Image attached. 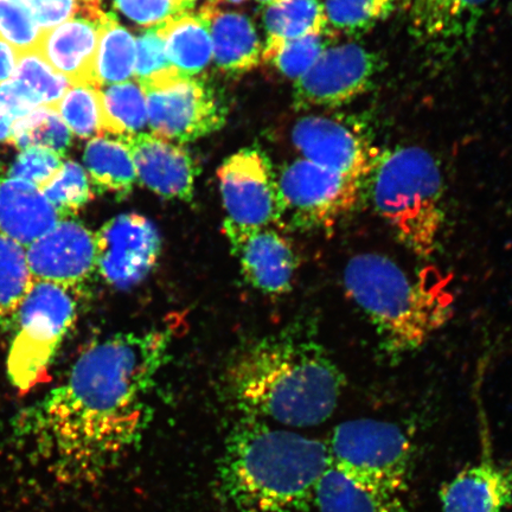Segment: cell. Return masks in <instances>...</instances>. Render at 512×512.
Masks as SVG:
<instances>
[{
  "mask_svg": "<svg viewBox=\"0 0 512 512\" xmlns=\"http://www.w3.org/2000/svg\"><path fill=\"white\" fill-rule=\"evenodd\" d=\"M34 284L27 248L0 234V326L3 330H12L19 307Z\"/></svg>",
  "mask_w": 512,
  "mask_h": 512,
  "instance_id": "484cf974",
  "label": "cell"
},
{
  "mask_svg": "<svg viewBox=\"0 0 512 512\" xmlns=\"http://www.w3.org/2000/svg\"><path fill=\"white\" fill-rule=\"evenodd\" d=\"M100 89L106 136L130 137L149 124L146 95L136 81Z\"/></svg>",
  "mask_w": 512,
  "mask_h": 512,
  "instance_id": "83f0119b",
  "label": "cell"
},
{
  "mask_svg": "<svg viewBox=\"0 0 512 512\" xmlns=\"http://www.w3.org/2000/svg\"><path fill=\"white\" fill-rule=\"evenodd\" d=\"M62 156L47 149L23 150L8 170L9 178L19 179L42 189L62 168Z\"/></svg>",
  "mask_w": 512,
  "mask_h": 512,
  "instance_id": "8d00e7d4",
  "label": "cell"
},
{
  "mask_svg": "<svg viewBox=\"0 0 512 512\" xmlns=\"http://www.w3.org/2000/svg\"><path fill=\"white\" fill-rule=\"evenodd\" d=\"M331 31L358 37L386 21L399 8L398 0H323Z\"/></svg>",
  "mask_w": 512,
  "mask_h": 512,
  "instance_id": "f546056e",
  "label": "cell"
},
{
  "mask_svg": "<svg viewBox=\"0 0 512 512\" xmlns=\"http://www.w3.org/2000/svg\"><path fill=\"white\" fill-rule=\"evenodd\" d=\"M292 139L304 159L366 184L381 152L361 128L342 119H300Z\"/></svg>",
  "mask_w": 512,
  "mask_h": 512,
  "instance_id": "4fadbf2b",
  "label": "cell"
},
{
  "mask_svg": "<svg viewBox=\"0 0 512 512\" xmlns=\"http://www.w3.org/2000/svg\"><path fill=\"white\" fill-rule=\"evenodd\" d=\"M17 57L9 44L0 41V83L14 78Z\"/></svg>",
  "mask_w": 512,
  "mask_h": 512,
  "instance_id": "60d3db41",
  "label": "cell"
},
{
  "mask_svg": "<svg viewBox=\"0 0 512 512\" xmlns=\"http://www.w3.org/2000/svg\"><path fill=\"white\" fill-rule=\"evenodd\" d=\"M72 288L35 281L12 326L8 374L12 386L29 392L47 379L64 337L78 316Z\"/></svg>",
  "mask_w": 512,
  "mask_h": 512,
  "instance_id": "8992f818",
  "label": "cell"
},
{
  "mask_svg": "<svg viewBox=\"0 0 512 512\" xmlns=\"http://www.w3.org/2000/svg\"><path fill=\"white\" fill-rule=\"evenodd\" d=\"M55 110L76 136L83 139L106 136L99 87L72 86Z\"/></svg>",
  "mask_w": 512,
  "mask_h": 512,
  "instance_id": "4dcf8cb0",
  "label": "cell"
},
{
  "mask_svg": "<svg viewBox=\"0 0 512 512\" xmlns=\"http://www.w3.org/2000/svg\"><path fill=\"white\" fill-rule=\"evenodd\" d=\"M258 2L264 3L266 5H271V4L279 2V0H258Z\"/></svg>",
  "mask_w": 512,
  "mask_h": 512,
  "instance_id": "7bdbcfd3",
  "label": "cell"
},
{
  "mask_svg": "<svg viewBox=\"0 0 512 512\" xmlns=\"http://www.w3.org/2000/svg\"><path fill=\"white\" fill-rule=\"evenodd\" d=\"M348 296L366 313L381 349L398 358L418 350L452 315V294L445 281L419 278L387 256L364 253L351 258L344 270Z\"/></svg>",
  "mask_w": 512,
  "mask_h": 512,
  "instance_id": "277c9868",
  "label": "cell"
},
{
  "mask_svg": "<svg viewBox=\"0 0 512 512\" xmlns=\"http://www.w3.org/2000/svg\"><path fill=\"white\" fill-rule=\"evenodd\" d=\"M32 277L76 290L96 271L95 233L82 223L61 219L27 248Z\"/></svg>",
  "mask_w": 512,
  "mask_h": 512,
  "instance_id": "5bb4252c",
  "label": "cell"
},
{
  "mask_svg": "<svg viewBox=\"0 0 512 512\" xmlns=\"http://www.w3.org/2000/svg\"><path fill=\"white\" fill-rule=\"evenodd\" d=\"M197 0H114L121 14L142 27L150 28L188 12Z\"/></svg>",
  "mask_w": 512,
  "mask_h": 512,
  "instance_id": "74e56055",
  "label": "cell"
},
{
  "mask_svg": "<svg viewBox=\"0 0 512 512\" xmlns=\"http://www.w3.org/2000/svg\"><path fill=\"white\" fill-rule=\"evenodd\" d=\"M119 139L130 151L137 177L147 188L169 200L191 201L197 168L183 147L153 133Z\"/></svg>",
  "mask_w": 512,
  "mask_h": 512,
  "instance_id": "ac0fdd59",
  "label": "cell"
},
{
  "mask_svg": "<svg viewBox=\"0 0 512 512\" xmlns=\"http://www.w3.org/2000/svg\"><path fill=\"white\" fill-rule=\"evenodd\" d=\"M171 343L170 331L118 334L95 343L66 382L32 409L25 431L57 476L93 482L142 437L147 395Z\"/></svg>",
  "mask_w": 512,
  "mask_h": 512,
  "instance_id": "6da1fadb",
  "label": "cell"
},
{
  "mask_svg": "<svg viewBox=\"0 0 512 512\" xmlns=\"http://www.w3.org/2000/svg\"><path fill=\"white\" fill-rule=\"evenodd\" d=\"M382 69V57L361 44L331 46L294 82V108L307 111L348 105L369 91Z\"/></svg>",
  "mask_w": 512,
  "mask_h": 512,
  "instance_id": "9c48e42d",
  "label": "cell"
},
{
  "mask_svg": "<svg viewBox=\"0 0 512 512\" xmlns=\"http://www.w3.org/2000/svg\"><path fill=\"white\" fill-rule=\"evenodd\" d=\"M61 219H68L92 200L91 181L78 163H63L51 181L41 189Z\"/></svg>",
  "mask_w": 512,
  "mask_h": 512,
  "instance_id": "d6a6232c",
  "label": "cell"
},
{
  "mask_svg": "<svg viewBox=\"0 0 512 512\" xmlns=\"http://www.w3.org/2000/svg\"><path fill=\"white\" fill-rule=\"evenodd\" d=\"M153 134L192 142L220 130L226 110L214 88L200 78H179L144 92Z\"/></svg>",
  "mask_w": 512,
  "mask_h": 512,
  "instance_id": "8fae6325",
  "label": "cell"
},
{
  "mask_svg": "<svg viewBox=\"0 0 512 512\" xmlns=\"http://www.w3.org/2000/svg\"><path fill=\"white\" fill-rule=\"evenodd\" d=\"M42 31L59 27L80 12L100 8L94 0H21Z\"/></svg>",
  "mask_w": 512,
  "mask_h": 512,
  "instance_id": "f35d334b",
  "label": "cell"
},
{
  "mask_svg": "<svg viewBox=\"0 0 512 512\" xmlns=\"http://www.w3.org/2000/svg\"><path fill=\"white\" fill-rule=\"evenodd\" d=\"M94 2H99V3H100V2H101V0H94Z\"/></svg>",
  "mask_w": 512,
  "mask_h": 512,
  "instance_id": "f6af8a7d",
  "label": "cell"
},
{
  "mask_svg": "<svg viewBox=\"0 0 512 512\" xmlns=\"http://www.w3.org/2000/svg\"><path fill=\"white\" fill-rule=\"evenodd\" d=\"M475 465L457 473L440 490L443 512H508L512 507V460L497 462L488 443Z\"/></svg>",
  "mask_w": 512,
  "mask_h": 512,
  "instance_id": "d6986e66",
  "label": "cell"
},
{
  "mask_svg": "<svg viewBox=\"0 0 512 512\" xmlns=\"http://www.w3.org/2000/svg\"><path fill=\"white\" fill-rule=\"evenodd\" d=\"M137 55L133 78L143 91L179 78L166 53L159 25L147 28L136 40Z\"/></svg>",
  "mask_w": 512,
  "mask_h": 512,
  "instance_id": "1f68e13d",
  "label": "cell"
},
{
  "mask_svg": "<svg viewBox=\"0 0 512 512\" xmlns=\"http://www.w3.org/2000/svg\"><path fill=\"white\" fill-rule=\"evenodd\" d=\"M42 32L21 0H0V41L16 56L37 50Z\"/></svg>",
  "mask_w": 512,
  "mask_h": 512,
  "instance_id": "d590c367",
  "label": "cell"
},
{
  "mask_svg": "<svg viewBox=\"0 0 512 512\" xmlns=\"http://www.w3.org/2000/svg\"><path fill=\"white\" fill-rule=\"evenodd\" d=\"M402 494L330 464L317 484L313 501L319 512H402Z\"/></svg>",
  "mask_w": 512,
  "mask_h": 512,
  "instance_id": "44dd1931",
  "label": "cell"
},
{
  "mask_svg": "<svg viewBox=\"0 0 512 512\" xmlns=\"http://www.w3.org/2000/svg\"><path fill=\"white\" fill-rule=\"evenodd\" d=\"M267 42L262 60L267 62L284 43L330 31L320 0H279L267 5L264 16Z\"/></svg>",
  "mask_w": 512,
  "mask_h": 512,
  "instance_id": "cb8c5ba5",
  "label": "cell"
},
{
  "mask_svg": "<svg viewBox=\"0 0 512 512\" xmlns=\"http://www.w3.org/2000/svg\"><path fill=\"white\" fill-rule=\"evenodd\" d=\"M100 8L87 9L51 30L43 31L37 51L72 86H94L102 29Z\"/></svg>",
  "mask_w": 512,
  "mask_h": 512,
  "instance_id": "2e32d148",
  "label": "cell"
},
{
  "mask_svg": "<svg viewBox=\"0 0 512 512\" xmlns=\"http://www.w3.org/2000/svg\"><path fill=\"white\" fill-rule=\"evenodd\" d=\"M11 128V121L8 118H5L2 113H0V143L11 142Z\"/></svg>",
  "mask_w": 512,
  "mask_h": 512,
  "instance_id": "b9f144b4",
  "label": "cell"
},
{
  "mask_svg": "<svg viewBox=\"0 0 512 512\" xmlns=\"http://www.w3.org/2000/svg\"><path fill=\"white\" fill-rule=\"evenodd\" d=\"M367 190L376 213L402 245L431 258L445 222L444 177L432 153L419 146L381 150Z\"/></svg>",
  "mask_w": 512,
  "mask_h": 512,
  "instance_id": "5b68a950",
  "label": "cell"
},
{
  "mask_svg": "<svg viewBox=\"0 0 512 512\" xmlns=\"http://www.w3.org/2000/svg\"><path fill=\"white\" fill-rule=\"evenodd\" d=\"M136 55V38L113 14H107L96 59V85L101 88L132 81Z\"/></svg>",
  "mask_w": 512,
  "mask_h": 512,
  "instance_id": "4316f807",
  "label": "cell"
},
{
  "mask_svg": "<svg viewBox=\"0 0 512 512\" xmlns=\"http://www.w3.org/2000/svg\"><path fill=\"white\" fill-rule=\"evenodd\" d=\"M331 464L349 475L405 491L413 447L392 422L356 419L339 424L330 441Z\"/></svg>",
  "mask_w": 512,
  "mask_h": 512,
  "instance_id": "ba28073f",
  "label": "cell"
},
{
  "mask_svg": "<svg viewBox=\"0 0 512 512\" xmlns=\"http://www.w3.org/2000/svg\"><path fill=\"white\" fill-rule=\"evenodd\" d=\"M233 254L243 275L256 290L284 294L291 290L296 273V254L291 243L277 230H226Z\"/></svg>",
  "mask_w": 512,
  "mask_h": 512,
  "instance_id": "e0dca14e",
  "label": "cell"
},
{
  "mask_svg": "<svg viewBox=\"0 0 512 512\" xmlns=\"http://www.w3.org/2000/svg\"><path fill=\"white\" fill-rule=\"evenodd\" d=\"M83 160L96 189L117 197L131 194L138 177L123 140L94 138L88 143Z\"/></svg>",
  "mask_w": 512,
  "mask_h": 512,
  "instance_id": "d4e9b609",
  "label": "cell"
},
{
  "mask_svg": "<svg viewBox=\"0 0 512 512\" xmlns=\"http://www.w3.org/2000/svg\"><path fill=\"white\" fill-rule=\"evenodd\" d=\"M279 222L293 230L329 229L354 210L367 184L306 159L277 178Z\"/></svg>",
  "mask_w": 512,
  "mask_h": 512,
  "instance_id": "52a82bcc",
  "label": "cell"
},
{
  "mask_svg": "<svg viewBox=\"0 0 512 512\" xmlns=\"http://www.w3.org/2000/svg\"><path fill=\"white\" fill-rule=\"evenodd\" d=\"M40 107V100L23 83L14 78L0 83V113L12 124Z\"/></svg>",
  "mask_w": 512,
  "mask_h": 512,
  "instance_id": "ab89813d",
  "label": "cell"
},
{
  "mask_svg": "<svg viewBox=\"0 0 512 512\" xmlns=\"http://www.w3.org/2000/svg\"><path fill=\"white\" fill-rule=\"evenodd\" d=\"M331 38H335V32L330 30L325 34L286 42L275 50L267 62L275 64L287 78L298 80L309 72L324 51L331 47Z\"/></svg>",
  "mask_w": 512,
  "mask_h": 512,
  "instance_id": "e575fe53",
  "label": "cell"
},
{
  "mask_svg": "<svg viewBox=\"0 0 512 512\" xmlns=\"http://www.w3.org/2000/svg\"><path fill=\"white\" fill-rule=\"evenodd\" d=\"M96 271L120 290L139 285L156 266L162 252L155 224L139 214H123L95 233Z\"/></svg>",
  "mask_w": 512,
  "mask_h": 512,
  "instance_id": "7c38bea8",
  "label": "cell"
},
{
  "mask_svg": "<svg viewBox=\"0 0 512 512\" xmlns=\"http://www.w3.org/2000/svg\"><path fill=\"white\" fill-rule=\"evenodd\" d=\"M16 57L14 79L28 87L42 106L55 110L72 85L61 74L56 73L37 50Z\"/></svg>",
  "mask_w": 512,
  "mask_h": 512,
  "instance_id": "836d02e7",
  "label": "cell"
},
{
  "mask_svg": "<svg viewBox=\"0 0 512 512\" xmlns=\"http://www.w3.org/2000/svg\"><path fill=\"white\" fill-rule=\"evenodd\" d=\"M226 387L251 418L310 427L334 414L345 377L322 344L283 332L243 350L227 370Z\"/></svg>",
  "mask_w": 512,
  "mask_h": 512,
  "instance_id": "7a4b0ae2",
  "label": "cell"
},
{
  "mask_svg": "<svg viewBox=\"0 0 512 512\" xmlns=\"http://www.w3.org/2000/svg\"><path fill=\"white\" fill-rule=\"evenodd\" d=\"M200 14L209 25L217 67L226 73L240 74L258 66L262 48L251 19L222 11L215 2L204 4Z\"/></svg>",
  "mask_w": 512,
  "mask_h": 512,
  "instance_id": "7402d4cb",
  "label": "cell"
},
{
  "mask_svg": "<svg viewBox=\"0 0 512 512\" xmlns=\"http://www.w3.org/2000/svg\"><path fill=\"white\" fill-rule=\"evenodd\" d=\"M227 2H230V3H240V2H243V0H227Z\"/></svg>",
  "mask_w": 512,
  "mask_h": 512,
  "instance_id": "ee69618b",
  "label": "cell"
},
{
  "mask_svg": "<svg viewBox=\"0 0 512 512\" xmlns=\"http://www.w3.org/2000/svg\"><path fill=\"white\" fill-rule=\"evenodd\" d=\"M169 60L183 78H195L213 59L209 25L198 12H184L159 23Z\"/></svg>",
  "mask_w": 512,
  "mask_h": 512,
  "instance_id": "603a6c76",
  "label": "cell"
},
{
  "mask_svg": "<svg viewBox=\"0 0 512 512\" xmlns=\"http://www.w3.org/2000/svg\"><path fill=\"white\" fill-rule=\"evenodd\" d=\"M60 220L40 188L0 177V234L28 248Z\"/></svg>",
  "mask_w": 512,
  "mask_h": 512,
  "instance_id": "ffe728a7",
  "label": "cell"
},
{
  "mask_svg": "<svg viewBox=\"0 0 512 512\" xmlns=\"http://www.w3.org/2000/svg\"><path fill=\"white\" fill-rule=\"evenodd\" d=\"M10 144L21 150L47 149L63 157L72 144V131L54 108L42 106L12 124Z\"/></svg>",
  "mask_w": 512,
  "mask_h": 512,
  "instance_id": "f1b7e54d",
  "label": "cell"
},
{
  "mask_svg": "<svg viewBox=\"0 0 512 512\" xmlns=\"http://www.w3.org/2000/svg\"><path fill=\"white\" fill-rule=\"evenodd\" d=\"M492 0H398L409 31L439 56L458 53L475 37Z\"/></svg>",
  "mask_w": 512,
  "mask_h": 512,
  "instance_id": "9a60e30c",
  "label": "cell"
},
{
  "mask_svg": "<svg viewBox=\"0 0 512 512\" xmlns=\"http://www.w3.org/2000/svg\"><path fill=\"white\" fill-rule=\"evenodd\" d=\"M217 175L227 214L224 232L270 228L279 222L277 177L260 147L235 153Z\"/></svg>",
  "mask_w": 512,
  "mask_h": 512,
  "instance_id": "30bf717a",
  "label": "cell"
},
{
  "mask_svg": "<svg viewBox=\"0 0 512 512\" xmlns=\"http://www.w3.org/2000/svg\"><path fill=\"white\" fill-rule=\"evenodd\" d=\"M330 464L322 441L243 421L224 448L221 494L235 512H305Z\"/></svg>",
  "mask_w": 512,
  "mask_h": 512,
  "instance_id": "3957f363",
  "label": "cell"
}]
</instances>
